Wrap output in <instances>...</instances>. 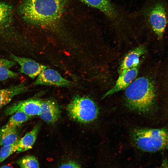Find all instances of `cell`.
<instances>
[{
    "label": "cell",
    "instance_id": "6da1fadb",
    "mask_svg": "<svg viewBox=\"0 0 168 168\" xmlns=\"http://www.w3.org/2000/svg\"><path fill=\"white\" fill-rule=\"evenodd\" d=\"M68 0H23L19 8L22 18L33 25L54 28L60 22Z\"/></svg>",
    "mask_w": 168,
    "mask_h": 168
},
{
    "label": "cell",
    "instance_id": "7a4b0ae2",
    "mask_svg": "<svg viewBox=\"0 0 168 168\" xmlns=\"http://www.w3.org/2000/svg\"><path fill=\"white\" fill-rule=\"evenodd\" d=\"M156 96L154 81L147 77L142 76L135 79L125 89V103L130 110L145 114L153 108Z\"/></svg>",
    "mask_w": 168,
    "mask_h": 168
},
{
    "label": "cell",
    "instance_id": "3957f363",
    "mask_svg": "<svg viewBox=\"0 0 168 168\" xmlns=\"http://www.w3.org/2000/svg\"><path fill=\"white\" fill-rule=\"evenodd\" d=\"M12 13L10 6L0 2V50L20 55L26 42L23 36L11 29Z\"/></svg>",
    "mask_w": 168,
    "mask_h": 168
},
{
    "label": "cell",
    "instance_id": "277c9868",
    "mask_svg": "<svg viewBox=\"0 0 168 168\" xmlns=\"http://www.w3.org/2000/svg\"><path fill=\"white\" fill-rule=\"evenodd\" d=\"M133 142L138 149L148 152L168 150V128H137L132 130Z\"/></svg>",
    "mask_w": 168,
    "mask_h": 168
},
{
    "label": "cell",
    "instance_id": "5b68a950",
    "mask_svg": "<svg viewBox=\"0 0 168 168\" xmlns=\"http://www.w3.org/2000/svg\"><path fill=\"white\" fill-rule=\"evenodd\" d=\"M69 117L74 121L82 124L90 123L96 119L99 114L97 106L90 98L77 95L67 106Z\"/></svg>",
    "mask_w": 168,
    "mask_h": 168
},
{
    "label": "cell",
    "instance_id": "8992f818",
    "mask_svg": "<svg viewBox=\"0 0 168 168\" xmlns=\"http://www.w3.org/2000/svg\"><path fill=\"white\" fill-rule=\"evenodd\" d=\"M102 12L115 26L127 25L131 20L129 15L120 10L111 0H78Z\"/></svg>",
    "mask_w": 168,
    "mask_h": 168
},
{
    "label": "cell",
    "instance_id": "52a82bcc",
    "mask_svg": "<svg viewBox=\"0 0 168 168\" xmlns=\"http://www.w3.org/2000/svg\"><path fill=\"white\" fill-rule=\"evenodd\" d=\"M145 15L153 31L159 39H161L168 20L166 9L164 5L159 2L154 4L146 11Z\"/></svg>",
    "mask_w": 168,
    "mask_h": 168
},
{
    "label": "cell",
    "instance_id": "ba28073f",
    "mask_svg": "<svg viewBox=\"0 0 168 168\" xmlns=\"http://www.w3.org/2000/svg\"><path fill=\"white\" fill-rule=\"evenodd\" d=\"M41 100L35 97L19 101L8 106L4 112L7 116L18 111L23 112L31 117L39 116L41 110Z\"/></svg>",
    "mask_w": 168,
    "mask_h": 168
},
{
    "label": "cell",
    "instance_id": "9c48e42d",
    "mask_svg": "<svg viewBox=\"0 0 168 168\" xmlns=\"http://www.w3.org/2000/svg\"><path fill=\"white\" fill-rule=\"evenodd\" d=\"M38 85L55 86L61 87H69L72 82L63 78L56 71L47 68L44 70L37 77L32 84Z\"/></svg>",
    "mask_w": 168,
    "mask_h": 168
},
{
    "label": "cell",
    "instance_id": "30bf717a",
    "mask_svg": "<svg viewBox=\"0 0 168 168\" xmlns=\"http://www.w3.org/2000/svg\"><path fill=\"white\" fill-rule=\"evenodd\" d=\"M10 58L18 63L20 66V72L34 79L44 69L49 67L40 64L35 61L27 58L10 54Z\"/></svg>",
    "mask_w": 168,
    "mask_h": 168
},
{
    "label": "cell",
    "instance_id": "8fae6325",
    "mask_svg": "<svg viewBox=\"0 0 168 168\" xmlns=\"http://www.w3.org/2000/svg\"><path fill=\"white\" fill-rule=\"evenodd\" d=\"M61 111L56 102L52 99L41 100V110L39 116L49 124L57 121L60 117Z\"/></svg>",
    "mask_w": 168,
    "mask_h": 168
},
{
    "label": "cell",
    "instance_id": "7c38bea8",
    "mask_svg": "<svg viewBox=\"0 0 168 168\" xmlns=\"http://www.w3.org/2000/svg\"><path fill=\"white\" fill-rule=\"evenodd\" d=\"M146 52V49L144 45L140 46L128 53L124 57L119 66V75L124 74L128 70L138 67L140 58Z\"/></svg>",
    "mask_w": 168,
    "mask_h": 168
},
{
    "label": "cell",
    "instance_id": "4fadbf2b",
    "mask_svg": "<svg viewBox=\"0 0 168 168\" xmlns=\"http://www.w3.org/2000/svg\"><path fill=\"white\" fill-rule=\"evenodd\" d=\"M138 67L131 68L124 74L119 75L115 85L102 97V99L119 91L125 90L136 78L138 72Z\"/></svg>",
    "mask_w": 168,
    "mask_h": 168
},
{
    "label": "cell",
    "instance_id": "5bb4252c",
    "mask_svg": "<svg viewBox=\"0 0 168 168\" xmlns=\"http://www.w3.org/2000/svg\"><path fill=\"white\" fill-rule=\"evenodd\" d=\"M29 89L25 82L12 85L7 88L0 89V110L8 104L15 96L27 92Z\"/></svg>",
    "mask_w": 168,
    "mask_h": 168
},
{
    "label": "cell",
    "instance_id": "9a60e30c",
    "mask_svg": "<svg viewBox=\"0 0 168 168\" xmlns=\"http://www.w3.org/2000/svg\"><path fill=\"white\" fill-rule=\"evenodd\" d=\"M41 124L37 123L32 129L20 139L16 151L24 152L31 148L34 144L40 131Z\"/></svg>",
    "mask_w": 168,
    "mask_h": 168
},
{
    "label": "cell",
    "instance_id": "2e32d148",
    "mask_svg": "<svg viewBox=\"0 0 168 168\" xmlns=\"http://www.w3.org/2000/svg\"><path fill=\"white\" fill-rule=\"evenodd\" d=\"M16 63L12 60L0 58V80L4 82L9 79L16 78L19 74L10 70V68L16 65Z\"/></svg>",
    "mask_w": 168,
    "mask_h": 168
},
{
    "label": "cell",
    "instance_id": "e0dca14e",
    "mask_svg": "<svg viewBox=\"0 0 168 168\" xmlns=\"http://www.w3.org/2000/svg\"><path fill=\"white\" fill-rule=\"evenodd\" d=\"M20 127L8 129L0 128V145L2 146L13 143L19 139Z\"/></svg>",
    "mask_w": 168,
    "mask_h": 168
},
{
    "label": "cell",
    "instance_id": "ac0fdd59",
    "mask_svg": "<svg viewBox=\"0 0 168 168\" xmlns=\"http://www.w3.org/2000/svg\"><path fill=\"white\" fill-rule=\"evenodd\" d=\"M12 115L7 122L1 128L8 129L20 127L32 117L21 111L17 112Z\"/></svg>",
    "mask_w": 168,
    "mask_h": 168
},
{
    "label": "cell",
    "instance_id": "d6986e66",
    "mask_svg": "<svg viewBox=\"0 0 168 168\" xmlns=\"http://www.w3.org/2000/svg\"><path fill=\"white\" fill-rule=\"evenodd\" d=\"M16 162L21 168H40L37 159L32 155L24 156L18 160Z\"/></svg>",
    "mask_w": 168,
    "mask_h": 168
},
{
    "label": "cell",
    "instance_id": "ffe728a7",
    "mask_svg": "<svg viewBox=\"0 0 168 168\" xmlns=\"http://www.w3.org/2000/svg\"><path fill=\"white\" fill-rule=\"evenodd\" d=\"M19 139L12 144L2 146L0 150V163L16 151Z\"/></svg>",
    "mask_w": 168,
    "mask_h": 168
},
{
    "label": "cell",
    "instance_id": "44dd1931",
    "mask_svg": "<svg viewBox=\"0 0 168 168\" xmlns=\"http://www.w3.org/2000/svg\"><path fill=\"white\" fill-rule=\"evenodd\" d=\"M58 168H81V167L78 162L71 160L63 163Z\"/></svg>",
    "mask_w": 168,
    "mask_h": 168
},
{
    "label": "cell",
    "instance_id": "7402d4cb",
    "mask_svg": "<svg viewBox=\"0 0 168 168\" xmlns=\"http://www.w3.org/2000/svg\"><path fill=\"white\" fill-rule=\"evenodd\" d=\"M160 168H168V160L166 158L163 159Z\"/></svg>",
    "mask_w": 168,
    "mask_h": 168
},
{
    "label": "cell",
    "instance_id": "603a6c76",
    "mask_svg": "<svg viewBox=\"0 0 168 168\" xmlns=\"http://www.w3.org/2000/svg\"><path fill=\"white\" fill-rule=\"evenodd\" d=\"M0 168H13L12 167L8 165H4L0 167Z\"/></svg>",
    "mask_w": 168,
    "mask_h": 168
}]
</instances>
